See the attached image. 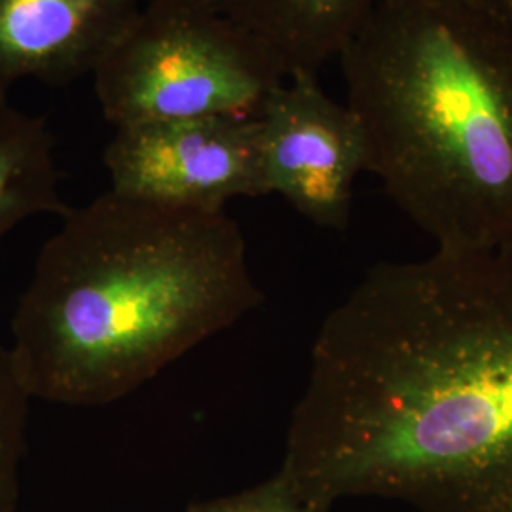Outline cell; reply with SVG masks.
Returning <instances> with one entry per match:
<instances>
[{
  "instance_id": "4",
  "label": "cell",
  "mask_w": 512,
  "mask_h": 512,
  "mask_svg": "<svg viewBox=\"0 0 512 512\" xmlns=\"http://www.w3.org/2000/svg\"><path fill=\"white\" fill-rule=\"evenodd\" d=\"M283 65L211 0H148L93 73L114 128L192 118H258Z\"/></svg>"
},
{
  "instance_id": "5",
  "label": "cell",
  "mask_w": 512,
  "mask_h": 512,
  "mask_svg": "<svg viewBox=\"0 0 512 512\" xmlns=\"http://www.w3.org/2000/svg\"><path fill=\"white\" fill-rule=\"evenodd\" d=\"M110 190L171 209L222 213L268 196L256 118H192L116 129L105 154Z\"/></svg>"
},
{
  "instance_id": "2",
  "label": "cell",
  "mask_w": 512,
  "mask_h": 512,
  "mask_svg": "<svg viewBox=\"0 0 512 512\" xmlns=\"http://www.w3.org/2000/svg\"><path fill=\"white\" fill-rule=\"evenodd\" d=\"M264 300L238 222L105 192L71 207L19 298L10 348L31 399L120 401Z\"/></svg>"
},
{
  "instance_id": "9",
  "label": "cell",
  "mask_w": 512,
  "mask_h": 512,
  "mask_svg": "<svg viewBox=\"0 0 512 512\" xmlns=\"http://www.w3.org/2000/svg\"><path fill=\"white\" fill-rule=\"evenodd\" d=\"M55 139L44 118L0 103V239L37 215L63 217Z\"/></svg>"
},
{
  "instance_id": "1",
  "label": "cell",
  "mask_w": 512,
  "mask_h": 512,
  "mask_svg": "<svg viewBox=\"0 0 512 512\" xmlns=\"http://www.w3.org/2000/svg\"><path fill=\"white\" fill-rule=\"evenodd\" d=\"M279 469L330 509L512 512V255L374 266L317 332Z\"/></svg>"
},
{
  "instance_id": "11",
  "label": "cell",
  "mask_w": 512,
  "mask_h": 512,
  "mask_svg": "<svg viewBox=\"0 0 512 512\" xmlns=\"http://www.w3.org/2000/svg\"><path fill=\"white\" fill-rule=\"evenodd\" d=\"M184 512H330V507L300 494L279 469L256 486L236 494L194 501Z\"/></svg>"
},
{
  "instance_id": "3",
  "label": "cell",
  "mask_w": 512,
  "mask_h": 512,
  "mask_svg": "<svg viewBox=\"0 0 512 512\" xmlns=\"http://www.w3.org/2000/svg\"><path fill=\"white\" fill-rule=\"evenodd\" d=\"M336 59L368 173L437 249L512 255V29L378 0Z\"/></svg>"
},
{
  "instance_id": "7",
  "label": "cell",
  "mask_w": 512,
  "mask_h": 512,
  "mask_svg": "<svg viewBox=\"0 0 512 512\" xmlns=\"http://www.w3.org/2000/svg\"><path fill=\"white\" fill-rule=\"evenodd\" d=\"M143 0H0V103L23 78L67 86L95 73Z\"/></svg>"
},
{
  "instance_id": "8",
  "label": "cell",
  "mask_w": 512,
  "mask_h": 512,
  "mask_svg": "<svg viewBox=\"0 0 512 512\" xmlns=\"http://www.w3.org/2000/svg\"><path fill=\"white\" fill-rule=\"evenodd\" d=\"M255 35L289 76L336 59L378 0H211Z\"/></svg>"
},
{
  "instance_id": "6",
  "label": "cell",
  "mask_w": 512,
  "mask_h": 512,
  "mask_svg": "<svg viewBox=\"0 0 512 512\" xmlns=\"http://www.w3.org/2000/svg\"><path fill=\"white\" fill-rule=\"evenodd\" d=\"M256 122L268 196H283L321 228L346 230L353 184L368 171L365 129L348 103L323 92L317 74L296 73Z\"/></svg>"
},
{
  "instance_id": "12",
  "label": "cell",
  "mask_w": 512,
  "mask_h": 512,
  "mask_svg": "<svg viewBox=\"0 0 512 512\" xmlns=\"http://www.w3.org/2000/svg\"><path fill=\"white\" fill-rule=\"evenodd\" d=\"M476 18L492 21L512 29V0H442Z\"/></svg>"
},
{
  "instance_id": "10",
  "label": "cell",
  "mask_w": 512,
  "mask_h": 512,
  "mask_svg": "<svg viewBox=\"0 0 512 512\" xmlns=\"http://www.w3.org/2000/svg\"><path fill=\"white\" fill-rule=\"evenodd\" d=\"M29 401L10 349L0 346V512H18Z\"/></svg>"
}]
</instances>
